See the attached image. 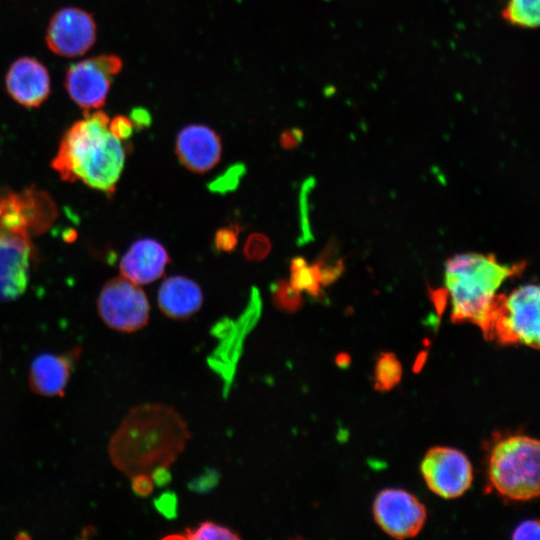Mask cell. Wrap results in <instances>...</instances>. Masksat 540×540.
Listing matches in <instances>:
<instances>
[{
    "label": "cell",
    "instance_id": "6da1fadb",
    "mask_svg": "<svg viewBox=\"0 0 540 540\" xmlns=\"http://www.w3.org/2000/svg\"><path fill=\"white\" fill-rule=\"evenodd\" d=\"M190 439L187 421L173 406L140 404L130 409L110 439L109 456L128 478L146 473L161 485L170 479L169 469Z\"/></svg>",
    "mask_w": 540,
    "mask_h": 540
},
{
    "label": "cell",
    "instance_id": "7a4b0ae2",
    "mask_svg": "<svg viewBox=\"0 0 540 540\" xmlns=\"http://www.w3.org/2000/svg\"><path fill=\"white\" fill-rule=\"evenodd\" d=\"M108 115L101 111L84 112L61 139L51 162L61 180L81 181L107 195L115 192L125 163V147L109 129Z\"/></svg>",
    "mask_w": 540,
    "mask_h": 540
},
{
    "label": "cell",
    "instance_id": "3957f363",
    "mask_svg": "<svg viewBox=\"0 0 540 540\" xmlns=\"http://www.w3.org/2000/svg\"><path fill=\"white\" fill-rule=\"evenodd\" d=\"M523 269L501 264L491 254L464 253L445 264V291L450 298L453 322L476 324L488 338L501 284Z\"/></svg>",
    "mask_w": 540,
    "mask_h": 540
},
{
    "label": "cell",
    "instance_id": "277c9868",
    "mask_svg": "<svg viewBox=\"0 0 540 540\" xmlns=\"http://www.w3.org/2000/svg\"><path fill=\"white\" fill-rule=\"evenodd\" d=\"M539 441L524 435L500 440L491 450L488 476L493 488L511 500H530L539 494Z\"/></svg>",
    "mask_w": 540,
    "mask_h": 540
},
{
    "label": "cell",
    "instance_id": "5b68a950",
    "mask_svg": "<svg viewBox=\"0 0 540 540\" xmlns=\"http://www.w3.org/2000/svg\"><path fill=\"white\" fill-rule=\"evenodd\" d=\"M539 286L526 284L499 294L487 339L539 348Z\"/></svg>",
    "mask_w": 540,
    "mask_h": 540
},
{
    "label": "cell",
    "instance_id": "8992f818",
    "mask_svg": "<svg viewBox=\"0 0 540 540\" xmlns=\"http://www.w3.org/2000/svg\"><path fill=\"white\" fill-rule=\"evenodd\" d=\"M97 308L108 327L125 333L144 328L150 316V305L144 291L123 276L109 280L102 287Z\"/></svg>",
    "mask_w": 540,
    "mask_h": 540
},
{
    "label": "cell",
    "instance_id": "52a82bcc",
    "mask_svg": "<svg viewBox=\"0 0 540 540\" xmlns=\"http://www.w3.org/2000/svg\"><path fill=\"white\" fill-rule=\"evenodd\" d=\"M123 67L116 55H100L73 64L67 71L65 86L70 98L84 112L101 108L106 101L112 77Z\"/></svg>",
    "mask_w": 540,
    "mask_h": 540
},
{
    "label": "cell",
    "instance_id": "ba28073f",
    "mask_svg": "<svg viewBox=\"0 0 540 540\" xmlns=\"http://www.w3.org/2000/svg\"><path fill=\"white\" fill-rule=\"evenodd\" d=\"M420 468L428 488L445 499L460 497L472 484V465L464 453L454 448H431Z\"/></svg>",
    "mask_w": 540,
    "mask_h": 540
},
{
    "label": "cell",
    "instance_id": "9c48e42d",
    "mask_svg": "<svg viewBox=\"0 0 540 540\" xmlns=\"http://www.w3.org/2000/svg\"><path fill=\"white\" fill-rule=\"evenodd\" d=\"M373 515L379 527L396 539L416 536L427 517L424 505L414 495L400 489L381 491L374 500Z\"/></svg>",
    "mask_w": 540,
    "mask_h": 540
},
{
    "label": "cell",
    "instance_id": "30bf717a",
    "mask_svg": "<svg viewBox=\"0 0 540 540\" xmlns=\"http://www.w3.org/2000/svg\"><path fill=\"white\" fill-rule=\"evenodd\" d=\"M35 262L33 240L0 230V302L16 300L26 291Z\"/></svg>",
    "mask_w": 540,
    "mask_h": 540
},
{
    "label": "cell",
    "instance_id": "8fae6325",
    "mask_svg": "<svg viewBox=\"0 0 540 540\" xmlns=\"http://www.w3.org/2000/svg\"><path fill=\"white\" fill-rule=\"evenodd\" d=\"M45 40L49 49L57 55H83L96 40L94 18L80 8H63L51 18Z\"/></svg>",
    "mask_w": 540,
    "mask_h": 540
},
{
    "label": "cell",
    "instance_id": "7c38bea8",
    "mask_svg": "<svg viewBox=\"0 0 540 540\" xmlns=\"http://www.w3.org/2000/svg\"><path fill=\"white\" fill-rule=\"evenodd\" d=\"M80 354L81 348L74 347L63 353L37 355L29 368L30 389L41 396H63Z\"/></svg>",
    "mask_w": 540,
    "mask_h": 540
},
{
    "label": "cell",
    "instance_id": "4fadbf2b",
    "mask_svg": "<svg viewBox=\"0 0 540 540\" xmlns=\"http://www.w3.org/2000/svg\"><path fill=\"white\" fill-rule=\"evenodd\" d=\"M175 151L187 169L205 173L216 166L221 158V137L206 125H188L179 132Z\"/></svg>",
    "mask_w": 540,
    "mask_h": 540
},
{
    "label": "cell",
    "instance_id": "5bb4252c",
    "mask_svg": "<svg viewBox=\"0 0 540 540\" xmlns=\"http://www.w3.org/2000/svg\"><path fill=\"white\" fill-rule=\"evenodd\" d=\"M5 83L9 95L24 107H38L50 94L47 68L30 57H22L12 63Z\"/></svg>",
    "mask_w": 540,
    "mask_h": 540
},
{
    "label": "cell",
    "instance_id": "9a60e30c",
    "mask_svg": "<svg viewBox=\"0 0 540 540\" xmlns=\"http://www.w3.org/2000/svg\"><path fill=\"white\" fill-rule=\"evenodd\" d=\"M169 262L170 257L160 242L143 238L134 242L123 255L120 272L138 285L148 284L163 275Z\"/></svg>",
    "mask_w": 540,
    "mask_h": 540
},
{
    "label": "cell",
    "instance_id": "2e32d148",
    "mask_svg": "<svg viewBox=\"0 0 540 540\" xmlns=\"http://www.w3.org/2000/svg\"><path fill=\"white\" fill-rule=\"evenodd\" d=\"M157 298L162 313L175 320L190 318L203 303L199 285L183 276L165 279L159 288Z\"/></svg>",
    "mask_w": 540,
    "mask_h": 540
},
{
    "label": "cell",
    "instance_id": "e0dca14e",
    "mask_svg": "<svg viewBox=\"0 0 540 540\" xmlns=\"http://www.w3.org/2000/svg\"><path fill=\"white\" fill-rule=\"evenodd\" d=\"M539 0H508L501 11L510 25L533 29L539 26Z\"/></svg>",
    "mask_w": 540,
    "mask_h": 540
},
{
    "label": "cell",
    "instance_id": "ac0fdd59",
    "mask_svg": "<svg viewBox=\"0 0 540 540\" xmlns=\"http://www.w3.org/2000/svg\"><path fill=\"white\" fill-rule=\"evenodd\" d=\"M289 282L296 290L305 291L313 297L321 293L322 281L317 265H308L302 257L291 260Z\"/></svg>",
    "mask_w": 540,
    "mask_h": 540
},
{
    "label": "cell",
    "instance_id": "d6986e66",
    "mask_svg": "<svg viewBox=\"0 0 540 540\" xmlns=\"http://www.w3.org/2000/svg\"><path fill=\"white\" fill-rule=\"evenodd\" d=\"M401 363L394 354L383 353L378 358L374 369L375 388L388 391L394 388L401 380Z\"/></svg>",
    "mask_w": 540,
    "mask_h": 540
},
{
    "label": "cell",
    "instance_id": "ffe728a7",
    "mask_svg": "<svg viewBox=\"0 0 540 540\" xmlns=\"http://www.w3.org/2000/svg\"><path fill=\"white\" fill-rule=\"evenodd\" d=\"M272 302L276 309L285 313H294L303 305L301 292L289 281L278 280L271 285Z\"/></svg>",
    "mask_w": 540,
    "mask_h": 540
},
{
    "label": "cell",
    "instance_id": "44dd1931",
    "mask_svg": "<svg viewBox=\"0 0 540 540\" xmlns=\"http://www.w3.org/2000/svg\"><path fill=\"white\" fill-rule=\"evenodd\" d=\"M178 538L190 540H230L240 539V535L231 528L214 521H203L195 527L187 528Z\"/></svg>",
    "mask_w": 540,
    "mask_h": 540
},
{
    "label": "cell",
    "instance_id": "7402d4cb",
    "mask_svg": "<svg viewBox=\"0 0 540 540\" xmlns=\"http://www.w3.org/2000/svg\"><path fill=\"white\" fill-rule=\"evenodd\" d=\"M271 250L269 238L262 233L251 234L244 245V256L250 261H261Z\"/></svg>",
    "mask_w": 540,
    "mask_h": 540
},
{
    "label": "cell",
    "instance_id": "603a6c76",
    "mask_svg": "<svg viewBox=\"0 0 540 540\" xmlns=\"http://www.w3.org/2000/svg\"><path fill=\"white\" fill-rule=\"evenodd\" d=\"M244 171V165H233L224 174L212 181L208 187L211 191L222 194L232 191L238 186Z\"/></svg>",
    "mask_w": 540,
    "mask_h": 540
},
{
    "label": "cell",
    "instance_id": "cb8c5ba5",
    "mask_svg": "<svg viewBox=\"0 0 540 540\" xmlns=\"http://www.w3.org/2000/svg\"><path fill=\"white\" fill-rule=\"evenodd\" d=\"M238 227L220 228L214 237L215 247L221 252H231L238 242Z\"/></svg>",
    "mask_w": 540,
    "mask_h": 540
},
{
    "label": "cell",
    "instance_id": "d4e9b609",
    "mask_svg": "<svg viewBox=\"0 0 540 540\" xmlns=\"http://www.w3.org/2000/svg\"><path fill=\"white\" fill-rule=\"evenodd\" d=\"M133 124L130 118L122 115L114 117L108 123L110 133L119 140H127L133 134Z\"/></svg>",
    "mask_w": 540,
    "mask_h": 540
},
{
    "label": "cell",
    "instance_id": "484cf974",
    "mask_svg": "<svg viewBox=\"0 0 540 540\" xmlns=\"http://www.w3.org/2000/svg\"><path fill=\"white\" fill-rule=\"evenodd\" d=\"M130 479L132 491L141 497L150 495L156 485L152 476L146 473L134 475Z\"/></svg>",
    "mask_w": 540,
    "mask_h": 540
},
{
    "label": "cell",
    "instance_id": "4316f807",
    "mask_svg": "<svg viewBox=\"0 0 540 540\" xmlns=\"http://www.w3.org/2000/svg\"><path fill=\"white\" fill-rule=\"evenodd\" d=\"M539 523L538 521L529 520L521 523L513 532L514 540H538L539 539Z\"/></svg>",
    "mask_w": 540,
    "mask_h": 540
},
{
    "label": "cell",
    "instance_id": "83f0119b",
    "mask_svg": "<svg viewBox=\"0 0 540 540\" xmlns=\"http://www.w3.org/2000/svg\"><path fill=\"white\" fill-rule=\"evenodd\" d=\"M130 120L137 129H144L152 123L150 112L144 107H135L130 112Z\"/></svg>",
    "mask_w": 540,
    "mask_h": 540
},
{
    "label": "cell",
    "instance_id": "f1b7e54d",
    "mask_svg": "<svg viewBox=\"0 0 540 540\" xmlns=\"http://www.w3.org/2000/svg\"><path fill=\"white\" fill-rule=\"evenodd\" d=\"M302 136L303 133L300 129L292 128L285 130L280 135V145L284 149H292L300 143Z\"/></svg>",
    "mask_w": 540,
    "mask_h": 540
}]
</instances>
